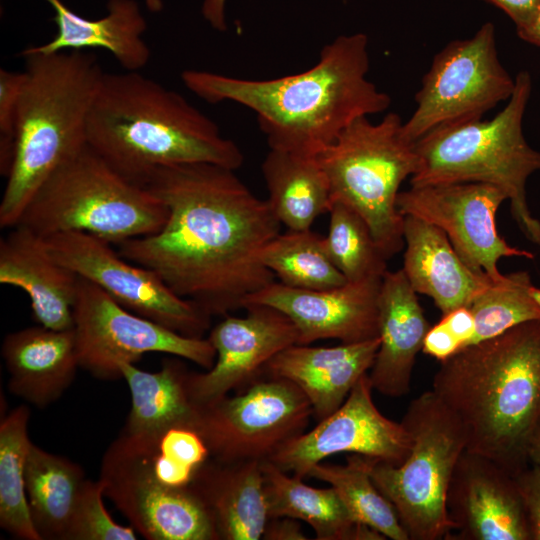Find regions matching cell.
Here are the masks:
<instances>
[{"label":"cell","mask_w":540,"mask_h":540,"mask_svg":"<svg viewBox=\"0 0 540 540\" xmlns=\"http://www.w3.org/2000/svg\"><path fill=\"white\" fill-rule=\"evenodd\" d=\"M532 89L521 71L508 103L495 117L436 128L414 143L418 169L411 186L479 182L501 189L527 240L540 246V220L526 196L530 175L540 171V152L526 141L522 122Z\"/></svg>","instance_id":"cell-6"},{"label":"cell","mask_w":540,"mask_h":540,"mask_svg":"<svg viewBox=\"0 0 540 540\" xmlns=\"http://www.w3.org/2000/svg\"><path fill=\"white\" fill-rule=\"evenodd\" d=\"M526 457L529 464L540 467V415L528 437Z\"/></svg>","instance_id":"cell-44"},{"label":"cell","mask_w":540,"mask_h":540,"mask_svg":"<svg viewBox=\"0 0 540 540\" xmlns=\"http://www.w3.org/2000/svg\"><path fill=\"white\" fill-rule=\"evenodd\" d=\"M147 437L154 440L161 452L195 470L211 458L205 440L193 427L173 426Z\"/></svg>","instance_id":"cell-38"},{"label":"cell","mask_w":540,"mask_h":540,"mask_svg":"<svg viewBox=\"0 0 540 540\" xmlns=\"http://www.w3.org/2000/svg\"><path fill=\"white\" fill-rule=\"evenodd\" d=\"M245 309V316L226 315L210 331L215 363L205 372L191 371L189 376L191 395L199 405L212 403L232 390H243L262 376L276 354L298 344L297 328L279 310L266 305Z\"/></svg>","instance_id":"cell-17"},{"label":"cell","mask_w":540,"mask_h":540,"mask_svg":"<svg viewBox=\"0 0 540 540\" xmlns=\"http://www.w3.org/2000/svg\"><path fill=\"white\" fill-rule=\"evenodd\" d=\"M531 285L527 271H516L482 291L469 305L474 331L468 345L496 337L517 325L540 320V308L529 295Z\"/></svg>","instance_id":"cell-35"},{"label":"cell","mask_w":540,"mask_h":540,"mask_svg":"<svg viewBox=\"0 0 540 540\" xmlns=\"http://www.w3.org/2000/svg\"><path fill=\"white\" fill-rule=\"evenodd\" d=\"M86 480L80 465L31 443L25 491L30 517L41 540H66Z\"/></svg>","instance_id":"cell-30"},{"label":"cell","mask_w":540,"mask_h":540,"mask_svg":"<svg viewBox=\"0 0 540 540\" xmlns=\"http://www.w3.org/2000/svg\"><path fill=\"white\" fill-rule=\"evenodd\" d=\"M262 539L265 540H306L299 520L282 516L271 517L265 526Z\"/></svg>","instance_id":"cell-40"},{"label":"cell","mask_w":540,"mask_h":540,"mask_svg":"<svg viewBox=\"0 0 540 540\" xmlns=\"http://www.w3.org/2000/svg\"><path fill=\"white\" fill-rule=\"evenodd\" d=\"M529 295L534 300V302L539 306L540 308V288L534 286L533 284L529 287Z\"/></svg>","instance_id":"cell-46"},{"label":"cell","mask_w":540,"mask_h":540,"mask_svg":"<svg viewBox=\"0 0 540 540\" xmlns=\"http://www.w3.org/2000/svg\"><path fill=\"white\" fill-rule=\"evenodd\" d=\"M73 330L80 367L93 376L122 378L119 365L160 352L210 369L216 351L208 338L189 337L135 314L101 288L79 277Z\"/></svg>","instance_id":"cell-12"},{"label":"cell","mask_w":540,"mask_h":540,"mask_svg":"<svg viewBox=\"0 0 540 540\" xmlns=\"http://www.w3.org/2000/svg\"><path fill=\"white\" fill-rule=\"evenodd\" d=\"M191 487L206 507L218 540L262 539L269 519L262 462L210 458Z\"/></svg>","instance_id":"cell-25"},{"label":"cell","mask_w":540,"mask_h":540,"mask_svg":"<svg viewBox=\"0 0 540 540\" xmlns=\"http://www.w3.org/2000/svg\"><path fill=\"white\" fill-rule=\"evenodd\" d=\"M87 144L142 187L161 167L211 163L237 170L244 161L239 146L213 120L138 71L103 74L88 118Z\"/></svg>","instance_id":"cell-3"},{"label":"cell","mask_w":540,"mask_h":540,"mask_svg":"<svg viewBox=\"0 0 540 540\" xmlns=\"http://www.w3.org/2000/svg\"><path fill=\"white\" fill-rule=\"evenodd\" d=\"M506 194L496 186L479 183H449L411 186L400 191L397 206L440 228L462 260L493 283L505 275L498 262L505 257L533 259L532 252L509 245L498 233L496 215Z\"/></svg>","instance_id":"cell-15"},{"label":"cell","mask_w":540,"mask_h":540,"mask_svg":"<svg viewBox=\"0 0 540 540\" xmlns=\"http://www.w3.org/2000/svg\"><path fill=\"white\" fill-rule=\"evenodd\" d=\"M367 35H341L318 62L298 74L243 79L188 69L181 80L209 103L232 101L251 109L270 149L317 156L352 122L385 111L391 98L367 79Z\"/></svg>","instance_id":"cell-2"},{"label":"cell","mask_w":540,"mask_h":540,"mask_svg":"<svg viewBox=\"0 0 540 540\" xmlns=\"http://www.w3.org/2000/svg\"><path fill=\"white\" fill-rule=\"evenodd\" d=\"M79 277L49 253L45 239L16 225L0 239V283L22 289L35 321L54 330L73 329Z\"/></svg>","instance_id":"cell-21"},{"label":"cell","mask_w":540,"mask_h":540,"mask_svg":"<svg viewBox=\"0 0 540 540\" xmlns=\"http://www.w3.org/2000/svg\"><path fill=\"white\" fill-rule=\"evenodd\" d=\"M30 409L14 408L0 423V526L15 538L41 540L29 513L25 468L31 446Z\"/></svg>","instance_id":"cell-31"},{"label":"cell","mask_w":540,"mask_h":540,"mask_svg":"<svg viewBox=\"0 0 540 540\" xmlns=\"http://www.w3.org/2000/svg\"><path fill=\"white\" fill-rule=\"evenodd\" d=\"M226 0H204L202 14L209 24L219 31L226 30L225 21Z\"/></svg>","instance_id":"cell-42"},{"label":"cell","mask_w":540,"mask_h":540,"mask_svg":"<svg viewBox=\"0 0 540 540\" xmlns=\"http://www.w3.org/2000/svg\"><path fill=\"white\" fill-rule=\"evenodd\" d=\"M54 10L57 33L45 44L25 51L52 54L62 51L102 48L110 52L126 71H138L150 60L143 39L147 23L135 0H108L107 14L87 19L68 8L62 0H45Z\"/></svg>","instance_id":"cell-26"},{"label":"cell","mask_w":540,"mask_h":540,"mask_svg":"<svg viewBox=\"0 0 540 540\" xmlns=\"http://www.w3.org/2000/svg\"><path fill=\"white\" fill-rule=\"evenodd\" d=\"M383 277H370L325 290L291 288L273 282L249 296L248 305H266L297 328L298 344L321 339L356 343L378 337V299Z\"/></svg>","instance_id":"cell-18"},{"label":"cell","mask_w":540,"mask_h":540,"mask_svg":"<svg viewBox=\"0 0 540 540\" xmlns=\"http://www.w3.org/2000/svg\"><path fill=\"white\" fill-rule=\"evenodd\" d=\"M514 88L515 78L498 57L495 27L487 22L472 37L448 43L433 57L402 135L414 144L436 128L480 120L508 100Z\"/></svg>","instance_id":"cell-10"},{"label":"cell","mask_w":540,"mask_h":540,"mask_svg":"<svg viewBox=\"0 0 540 540\" xmlns=\"http://www.w3.org/2000/svg\"><path fill=\"white\" fill-rule=\"evenodd\" d=\"M166 205L110 167L88 145L38 188L17 225L39 236L83 232L113 245L158 232Z\"/></svg>","instance_id":"cell-7"},{"label":"cell","mask_w":540,"mask_h":540,"mask_svg":"<svg viewBox=\"0 0 540 540\" xmlns=\"http://www.w3.org/2000/svg\"><path fill=\"white\" fill-rule=\"evenodd\" d=\"M324 244L327 253L348 282L383 277L388 258L376 243L366 221L348 206L334 202Z\"/></svg>","instance_id":"cell-34"},{"label":"cell","mask_w":540,"mask_h":540,"mask_svg":"<svg viewBox=\"0 0 540 540\" xmlns=\"http://www.w3.org/2000/svg\"><path fill=\"white\" fill-rule=\"evenodd\" d=\"M101 481L87 479L80 493L66 540H136V530L114 521L103 502Z\"/></svg>","instance_id":"cell-36"},{"label":"cell","mask_w":540,"mask_h":540,"mask_svg":"<svg viewBox=\"0 0 540 540\" xmlns=\"http://www.w3.org/2000/svg\"><path fill=\"white\" fill-rule=\"evenodd\" d=\"M44 239L58 263L127 310L189 337L203 338L210 327L211 316L175 294L152 270L122 257L113 244L76 231Z\"/></svg>","instance_id":"cell-13"},{"label":"cell","mask_w":540,"mask_h":540,"mask_svg":"<svg viewBox=\"0 0 540 540\" xmlns=\"http://www.w3.org/2000/svg\"><path fill=\"white\" fill-rule=\"evenodd\" d=\"M25 73L0 69V173L8 177L16 149L18 106Z\"/></svg>","instance_id":"cell-37"},{"label":"cell","mask_w":540,"mask_h":540,"mask_svg":"<svg viewBox=\"0 0 540 540\" xmlns=\"http://www.w3.org/2000/svg\"><path fill=\"white\" fill-rule=\"evenodd\" d=\"M402 125L393 112L378 123L361 117L317 155L332 203L357 212L388 259L404 246V216L397 206L400 186L419 165L414 144L402 135Z\"/></svg>","instance_id":"cell-8"},{"label":"cell","mask_w":540,"mask_h":540,"mask_svg":"<svg viewBox=\"0 0 540 540\" xmlns=\"http://www.w3.org/2000/svg\"><path fill=\"white\" fill-rule=\"evenodd\" d=\"M379 337L333 347L294 344L276 354L262 376L294 383L308 398L317 422L335 412L373 365Z\"/></svg>","instance_id":"cell-20"},{"label":"cell","mask_w":540,"mask_h":540,"mask_svg":"<svg viewBox=\"0 0 540 540\" xmlns=\"http://www.w3.org/2000/svg\"><path fill=\"white\" fill-rule=\"evenodd\" d=\"M430 327L404 271L387 270L378 299L380 344L368 372L373 390L389 397L409 393L416 357Z\"/></svg>","instance_id":"cell-22"},{"label":"cell","mask_w":540,"mask_h":540,"mask_svg":"<svg viewBox=\"0 0 540 540\" xmlns=\"http://www.w3.org/2000/svg\"><path fill=\"white\" fill-rule=\"evenodd\" d=\"M15 157L0 203V226L12 228L41 184L87 144L92 103L105 73L84 50H22Z\"/></svg>","instance_id":"cell-5"},{"label":"cell","mask_w":540,"mask_h":540,"mask_svg":"<svg viewBox=\"0 0 540 540\" xmlns=\"http://www.w3.org/2000/svg\"><path fill=\"white\" fill-rule=\"evenodd\" d=\"M268 202L289 230H309L332 206L327 176L317 156L270 149L262 163Z\"/></svg>","instance_id":"cell-29"},{"label":"cell","mask_w":540,"mask_h":540,"mask_svg":"<svg viewBox=\"0 0 540 540\" xmlns=\"http://www.w3.org/2000/svg\"><path fill=\"white\" fill-rule=\"evenodd\" d=\"M505 12L515 26L526 21L539 7L540 0H485Z\"/></svg>","instance_id":"cell-41"},{"label":"cell","mask_w":540,"mask_h":540,"mask_svg":"<svg viewBox=\"0 0 540 540\" xmlns=\"http://www.w3.org/2000/svg\"><path fill=\"white\" fill-rule=\"evenodd\" d=\"M99 480L130 525L148 540H218L213 521L190 486L169 488L152 474L132 437L120 433L105 451Z\"/></svg>","instance_id":"cell-14"},{"label":"cell","mask_w":540,"mask_h":540,"mask_svg":"<svg viewBox=\"0 0 540 540\" xmlns=\"http://www.w3.org/2000/svg\"><path fill=\"white\" fill-rule=\"evenodd\" d=\"M372 458L350 454L343 465L317 463L307 477L328 483L353 518L391 540H409L391 502L370 474Z\"/></svg>","instance_id":"cell-32"},{"label":"cell","mask_w":540,"mask_h":540,"mask_svg":"<svg viewBox=\"0 0 540 540\" xmlns=\"http://www.w3.org/2000/svg\"><path fill=\"white\" fill-rule=\"evenodd\" d=\"M269 518L287 516L311 526L317 540H383L357 522L333 487L315 488L289 476L271 461L262 462Z\"/></svg>","instance_id":"cell-28"},{"label":"cell","mask_w":540,"mask_h":540,"mask_svg":"<svg viewBox=\"0 0 540 540\" xmlns=\"http://www.w3.org/2000/svg\"><path fill=\"white\" fill-rule=\"evenodd\" d=\"M403 268L411 287L430 297L445 315L471 302L493 282L474 272L446 234L415 216H404Z\"/></svg>","instance_id":"cell-24"},{"label":"cell","mask_w":540,"mask_h":540,"mask_svg":"<svg viewBox=\"0 0 540 540\" xmlns=\"http://www.w3.org/2000/svg\"><path fill=\"white\" fill-rule=\"evenodd\" d=\"M453 540H530L515 477L495 461L468 451L461 454L446 497Z\"/></svg>","instance_id":"cell-19"},{"label":"cell","mask_w":540,"mask_h":540,"mask_svg":"<svg viewBox=\"0 0 540 540\" xmlns=\"http://www.w3.org/2000/svg\"><path fill=\"white\" fill-rule=\"evenodd\" d=\"M463 426L468 451L515 475L540 415V320L440 361L431 389Z\"/></svg>","instance_id":"cell-4"},{"label":"cell","mask_w":540,"mask_h":540,"mask_svg":"<svg viewBox=\"0 0 540 540\" xmlns=\"http://www.w3.org/2000/svg\"><path fill=\"white\" fill-rule=\"evenodd\" d=\"M372 390L367 373L335 412L283 445L268 461L302 479L314 465L338 453L401 464L410 452L411 436L401 422L388 419L378 410Z\"/></svg>","instance_id":"cell-16"},{"label":"cell","mask_w":540,"mask_h":540,"mask_svg":"<svg viewBox=\"0 0 540 540\" xmlns=\"http://www.w3.org/2000/svg\"><path fill=\"white\" fill-rule=\"evenodd\" d=\"M401 423L412 439L408 456L399 465L372 459V480L395 508L409 540L448 539L454 527L446 497L467 447L465 430L432 390L411 401Z\"/></svg>","instance_id":"cell-9"},{"label":"cell","mask_w":540,"mask_h":540,"mask_svg":"<svg viewBox=\"0 0 540 540\" xmlns=\"http://www.w3.org/2000/svg\"><path fill=\"white\" fill-rule=\"evenodd\" d=\"M235 171L211 163L158 168L144 187L166 205L164 226L113 245L211 317L244 308L275 282L261 252L281 223Z\"/></svg>","instance_id":"cell-1"},{"label":"cell","mask_w":540,"mask_h":540,"mask_svg":"<svg viewBox=\"0 0 540 540\" xmlns=\"http://www.w3.org/2000/svg\"><path fill=\"white\" fill-rule=\"evenodd\" d=\"M518 36L540 47V7L523 23L516 25Z\"/></svg>","instance_id":"cell-43"},{"label":"cell","mask_w":540,"mask_h":540,"mask_svg":"<svg viewBox=\"0 0 540 540\" xmlns=\"http://www.w3.org/2000/svg\"><path fill=\"white\" fill-rule=\"evenodd\" d=\"M312 416L308 398L294 383L261 376L234 396L201 405L194 429L213 459L264 462L304 433Z\"/></svg>","instance_id":"cell-11"},{"label":"cell","mask_w":540,"mask_h":540,"mask_svg":"<svg viewBox=\"0 0 540 540\" xmlns=\"http://www.w3.org/2000/svg\"><path fill=\"white\" fill-rule=\"evenodd\" d=\"M147 9L152 13H158L163 9L162 0H144Z\"/></svg>","instance_id":"cell-45"},{"label":"cell","mask_w":540,"mask_h":540,"mask_svg":"<svg viewBox=\"0 0 540 540\" xmlns=\"http://www.w3.org/2000/svg\"><path fill=\"white\" fill-rule=\"evenodd\" d=\"M1 355L10 392L39 408L58 400L80 367L73 329L38 324L11 332L3 339Z\"/></svg>","instance_id":"cell-23"},{"label":"cell","mask_w":540,"mask_h":540,"mask_svg":"<svg viewBox=\"0 0 540 540\" xmlns=\"http://www.w3.org/2000/svg\"><path fill=\"white\" fill-rule=\"evenodd\" d=\"M261 261L291 288L325 290L348 282L330 259L324 237L311 229L279 233L263 248Z\"/></svg>","instance_id":"cell-33"},{"label":"cell","mask_w":540,"mask_h":540,"mask_svg":"<svg viewBox=\"0 0 540 540\" xmlns=\"http://www.w3.org/2000/svg\"><path fill=\"white\" fill-rule=\"evenodd\" d=\"M119 370L131 394L123 433L150 436L173 426L194 428L201 405L191 395V371L180 357L165 359L156 372L138 369L132 363L120 364Z\"/></svg>","instance_id":"cell-27"},{"label":"cell","mask_w":540,"mask_h":540,"mask_svg":"<svg viewBox=\"0 0 540 540\" xmlns=\"http://www.w3.org/2000/svg\"><path fill=\"white\" fill-rule=\"evenodd\" d=\"M514 477L524 506L530 540H540V467L528 464Z\"/></svg>","instance_id":"cell-39"}]
</instances>
